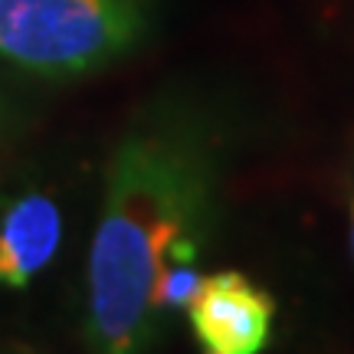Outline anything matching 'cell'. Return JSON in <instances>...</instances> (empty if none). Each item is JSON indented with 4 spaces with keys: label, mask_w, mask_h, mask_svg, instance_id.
I'll return each instance as SVG.
<instances>
[{
    "label": "cell",
    "mask_w": 354,
    "mask_h": 354,
    "mask_svg": "<svg viewBox=\"0 0 354 354\" xmlns=\"http://www.w3.org/2000/svg\"><path fill=\"white\" fill-rule=\"evenodd\" d=\"M351 220H354V210H351ZM351 240H354V223H351Z\"/></svg>",
    "instance_id": "cell-5"
},
{
    "label": "cell",
    "mask_w": 354,
    "mask_h": 354,
    "mask_svg": "<svg viewBox=\"0 0 354 354\" xmlns=\"http://www.w3.org/2000/svg\"><path fill=\"white\" fill-rule=\"evenodd\" d=\"M148 33V0H0V56L33 76L76 79Z\"/></svg>",
    "instance_id": "cell-2"
},
{
    "label": "cell",
    "mask_w": 354,
    "mask_h": 354,
    "mask_svg": "<svg viewBox=\"0 0 354 354\" xmlns=\"http://www.w3.org/2000/svg\"><path fill=\"white\" fill-rule=\"evenodd\" d=\"M223 174V131L203 105L161 99L131 122L105 167L88 246L86 338L92 354H148L161 325L154 286L194 263Z\"/></svg>",
    "instance_id": "cell-1"
},
{
    "label": "cell",
    "mask_w": 354,
    "mask_h": 354,
    "mask_svg": "<svg viewBox=\"0 0 354 354\" xmlns=\"http://www.w3.org/2000/svg\"><path fill=\"white\" fill-rule=\"evenodd\" d=\"M201 354H263L272 338L276 302L236 269L203 276L187 302Z\"/></svg>",
    "instance_id": "cell-3"
},
{
    "label": "cell",
    "mask_w": 354,
    "mask_h": 354,
    "mask_svg": "<svg viewBox=\"0 0 354 354\" xmlns=\"http://www.w3.org/2000/svg\"><path fill=\"white\" fill-rule=\"evenodd\" d=\"M63 243V214L39 194H20L0 207V289H26Z\"/></svg>",
    "instance_id": "cell-4"
}]
</instances>
